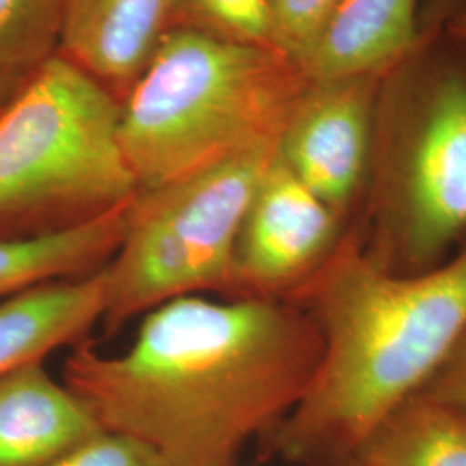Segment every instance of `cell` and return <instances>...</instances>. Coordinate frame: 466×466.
Masks as SVG:
<instances>
[{
  "label": "cell",
  "instance_id": "obj_1",
  "mask_svg": "<svg viewBox=\"0 0 466 466\" xmlns=\"http://www.w3.org/2000/svg\"><path fill=\"white\" fill-rule=\"evenodd\" d=\"M319 352L317 325L292 300L182 296L147 311L117 354L75 346L63 382L106 431L169 466H235L296 408Z\"/></svg>",
  "mask_w": 466,
  "mask_h": 466
},
{
  "label": "cell",
  "instance_id": "obj_2",
  "mask_svg": "<svg viewBox=\"0 0 466 466\" xmlns=\"http://www.w3.org/2000/svg\"><path fill=\"white\" fill-rule=\"evenodd\" d=\"M289 300L317 325L321 352L296 408L267 433L287 463L337 466L413 398L466 327V244L442 265L400 275L377 265L350 225Z\"/></svg>",
  "mask_w": 466,
  "mask_h": 466
},
{
  "label": "cell",
  "instance_id": "obj_3",
  "mask_svg": "<svg viewBox=\"0 0 466 466\" xmlns=\"http://www.w3.org/2000/svg\"><path fill=\"white\" fill-rule=\"evenodd\" d=\"M352 227L368 256L400 275L442 265L466 238V44L444 30L383 73Z\"/></svg>",
  "mask_w": 466,
  "mask_h": 466
},
{
  "label": "cell",
  "instance_id": "obj_4",
  "mask_svg": "<svg viewBox=\"0 0 466 466\" xmlns=\"http://www.w3.org/2000/svg\"><path fill=\"white\" fill-rule=\"evenodd\" d=\"M309 84L280 50L171 28L119 99V144L138 190L279 144Z\"/></svg>",
  "mask_w": 466,
  "mask_h": 466
},
{
  "label": "cell",
  "instance_id": "obj_5",
  "mask_svg": "<svg viewBox=\"0 0 466 466\" xmlns=\"http://www.w3.org/2000/svg\"><path fill=\"white\" fill-rule=\"evenodd\" d=\"M137 194L119 99L54 54L0 111V240L76 228Z\"/></svg>",
  "mask_w": 466,
  "mask_h": 466
},
{
  "label": "cell",
  "instance_id": "obj_6",
  "mask_svg": "<svg viewBox=\"0 0 466 466\" xmlns=\"http://www.w3.org/2000/svg\"><path fill=\"white\" fill-rule=\"evenodd\" d=\"M277 144L235 154L171 184L138 190L116 252L104 267L106 332L167 300L230 298L233 252Z\"/></svg>",
  "mask_w": 466,
  "mask_h": 466
},
{
  "label": "cell",
  "instance_id": "obj_7",
  "mask_svg": "<svg viewBox=\"0 0 466 466\" xmlns=\"http://www.w3.org/2000/svg\"><path fill=\"white\" fill-rule=\"evenodd\" d=\"M383 73L311 82L277 144L283 165L350 223L367 196Z\"/></svg>",
  "mask_w": 466,
  "mask_h": 466
},
{
  "label": "cell",
  "instance_id": "obj_8",
  "mask_svg": "<svg viewBox=\"0 0 466 466\" xmlns=\"http://www.w3.org/2000/svg\"><path fill=\"white\" fill-rule=\"evenodd\" d=\"M350 227L275 156L238 232L230 298L287 299L329 261Z\"/></svg>",
  "mask_w": 466,
  "mask_h": 466
},
{
  "label": "cell",
  "instance_id": "obj_9",
  "mask_svg": "<svg viewBox=\"0 0 466 466\" xmlns=\"http://www.w3.org/2000/svg\"><path fill=\"white\" fill-rule=\"evenodd\" d=\"M173 28V0H65L57 54L125 96Z\"/></svg>",
  "mask_w": 466,
  "mask_h": 466
},
{
  "label": "cell",
  "instance_id": "obj_10",
  "mask_svg": "<svg viewBox=\"0 0 466 466\" xmlns=\"http://www.w3.org/2000/svg\"><path fill=\"white\" fill-rule=\"evenodd\" d=\"M106 429L44 361L0 379V466H50Z\"/></svg>",
  "mask_w": 466,
  "mask_h": 466
},
{
  "label": "cell",
  "instance_id": "obj_11",
  "mask_svg": "<svg viewBox=\"0 0 466 466\" xmlns=\"http://www.w3.org/2000/svg\"><path fill=\"white\" fill-rule=\"evenodd\" d=\"M106 300L104 267L82 277L38 283L0 300V379L86 340L102 323Z\"/></svg>",
  "mask_w": 466,
  "mask_h": 466
},
{
  "label": "cell",
  "instance_id": "obj_12",
  "mask_svg": "<svg viewBox=\"0 0 466 466\" xmlns=\"http://www.w3.org/2000/svg\"><path fill=\"white\" fill-rule=\"evenodd\" d=\"M420 0H344L308 59L311 82L387 71L417 46Z\"/></svg>",
  "mask_w": 466,
  "mask_h": 466
},
{
  "label": "cell",
  "instance_id": "obj_13",
  "mask_svg": "<svg viewBox=\"0 0 466 466\" xmlns=\"http://www.w3.org/2000/svg\"><path fill=\"white\" fill-rule=\"evenodd\" d=\"M132 200L65 232L0 240V300L38 283L82 277L106 267L123 238Z\"/></svg>",
  "mask_w": 466,
  "mask_h": 466
},
{
  "label": "cell",
  "instance_id": "obj_14",
  "mask_svg": "<svg viewBox=\"0 0 466 466\" xmlns=\"http://www.w3.org/2000/svg\"><path fill=\"white\" fill-rule=\"evenodd\" d=\"M352 458L375 466H466V411L415 394Z\"/></svg>",
  "mask_w": 466,
  "mask_h": 466
},
{
  "label": "cell",
  "instance_id": "obj_15",
  "mask_svg": "<svg viewBox=\"0 0 466 466\" xmlns=\"http://www.w3.org/2000/svg\"><path fill=\"white\" fill-rule=\"evenodd\" d=\"M65 0H0V69L32 73L57 54Z\"/></svg>",
  "mask_w": 466,
  "mask_h": 466
},
{
  "label": "cell",
  "instance_id": "obj_16",
  "mask_svg": "<svg viewBox=\"0 0 466 466\" xmlns=\"http://www.w3.org/2000/svg\"><path fill=\"white\" fill-rule=\"evenodd\" d=\"M275 49L269 0H173V28Z\"/></svg>",
  "mask_w": 466,
  "mask_h": 466
},
{
  "label": "cell",
  "instance_id": "obj_17",
  "mask_svg": "<svg viewBox=\"0 0 466 466\" xmlns=\"http://www.w3.org/2000/svg\"><path fill=\"white\" fill-rule=\"evenodd\" d=\"M344 0H269L273 44L302 69Z\"/></svg>",
  "mask_w": 466,
  "mask_h": 466
},
{
  "label": "cell",
  "instance_id": "obj_18",
  "mask_svg": "<svg viewBox=\"0 0 466 466\" xmlns=\"http://www.w3.org/2000/svg\"><path fill=\"white\" fill-rule=\"evenodd\" d=\"M50 466H169L144 444L125 433L104 432L88 439Z\"/></svg>",
  "mask_w": 466,
  "mask_h": 466
},
{
  "label": "cell",
  "instance_id": "obj_19",
  "mask_svg": "<svg viewBox=\"0 0 466 466\" xmlns=\"http://www.w3.org/2000/svg\"><path fill=\"white\" fill-rule=\"evenodd\" d=\"M417 394L466 411V327L446 360Z\"/></svg>",
  "mask_w": 466,
  "mask_h": 466
},
{
  "label": "cell",
  "instance_id": "obj_20",
  "mask_svg": "<svg viewBox=\"0 0 466 466\" xmlns=\"http://www.w3.org/2000/svg\"><path fill=\"white\" fill-rule=\"evenodd\" d=\"M461 4L463 0H427L425 5L420 9V36L442 30Z\"/></svg>",
  "mask_w": 466,
  "mask_h": 466
},
{
  "label": "cell",
  "instance_id": "obj_21",
  "mask_svg": "<svg viewBox=\"0 0 466 466\" xmlns=\"http://www.w3.org/2000/svg\"><path fill=\"white\" fill-rule=\"evenodd\" d=\"M28 75L0 69V111L5 107V104L9 100L16 96L17 90L21 88V85L25 84Z\"/></svg>",
  "mask_w": 466,
  "mask_h": 466
},
{
  "label": "cell",
  "instance_id": "obj_22",
  "mask_svg": "<svg viewBox=\"0 0 466 466\" xmlns=\"http://www.w3.org/2000/svg\"><path fill=\"white\" fill-rule=\"evenodd\" d=\"M446 34L461 40L466 44V0L458 7V11L451 16L450 21L442 28Z\"/></svg>",
  "mask_w": 466,
  "mask_h": 466
},
{
  "label": "cell",
  "instance_id": "obj_23",
  "mask_svg": "<svg viewBox=\"0 0 466 466\" xmlns=\"http://www.w3.org/2000/svg\"><path fill=\"white\" fill-rule=\"evenodd\" d=\"M337 466H375L371 465V463H367V461H363V460H360V458H350L348 461H344V463H340V465Z\"/></svg>",
  "mask_w": 466,
  "mask_h": 466
}]
</instances>
